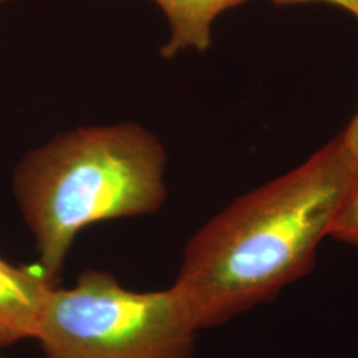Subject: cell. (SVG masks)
<instances>
[{
	"mask_svg": "<svg viewBox=\"0 0 358 358\" xmlns=\"http://www.w3.org/2000/svg\"><path fill=\"white\" fill-rule=\"evenodd\" d=\"M357 179L338 134L206 222L170 287L194 329L220 327L308 276Z\"/></svg>",
	"mask_w": 358,
	"mask_h": 358,
	"instance_id": "1",
	"label": "cell"
},
{
	"mask_svg": "<svg viewBox=\"0 0 358 358\" xmlns=\"http://www.w3.org/2000/svg\"><path fill=\"white\" fill-rule=\"evenodd\" d=\"M165 166L162 143L134 122L77 128L27 154L13 192L38 266L60 280L80 231L157 213L166 199Z\"/></svg>",
	"mask_w": 358,
	"mask_h": 358,
	"instance_id": "2",
	"label": "cell"
},
{
	"mask_svg": "<svg viewBox=\"0 0 358 358\" xmlns=\"http://www.w3.org/2000/svg\"><path fill=\"white\" fill-rule=\"evenodd\" d=\"M196 333L171 288L130 291L88 269L52 291L36 341L45 358H194Z\"/></svg>",
	"mask_w": 358,
	"mask_h": 358,
	"instance_id": "3",
	"label": "cell"
},
{
	"mask_svg": "<svg viewBox=\"0 0 358 358\" xmlns=\"http://www.w3.org/2000/svg\"><path fill=\"white\" fill-rule=\"evenodd\" d=\"M60 280L40 266L17 267L0 257V349L36 340L44 309Z\"/></svg>",
	"mask_w": 358,
	"mask_h": 358,
	"instance_id": "4",
	"label": "cell"
},
{
	"mask_svg": "<svg viewBox=\"0 0 358 358\" xmlns=\"http://www.w3.org/2000/svg\"><path fill=\"white\" fill-rule=\"evenodd\" d=\"M170 23V38L161 55L171 59L186 50L205 52L211 47V27L226 10L247 0H155Z\"/></svg>",
	"mask_w": 358,
	"mask_h": 358,
	"instance_id": "5",
	"label": "cell"
},
{
	"mask_svg": "<svg viewBox=\"0 0 358 358\" xmlns=\"http://www.w3.org/2000/svg\"><path fill=\"white\" fill-rule=\"evenodd\" d=\"M329 236L358 251V179L334 219Z\"/></svg>",
	"mask_w": 358,
	"mask_h": 358,
	"instance_id": "6",
	"label": "cell"
},
{
	"mask_svg": "<svg viewBox=\"0 0 358 358\" xmlns=\"http://www.w3.org/2000/svg\"><path fill=\"white\" fill-rule=\"evenodd\" d=\"M340 137L343 140V143L350 154V157L357 162L358 165V112L355 115L350 122L346 125L344 131L340 133Z\"/></svg>",
	"mask_w": 358,
	"mask_h": 358,
	"instance_id": "7",
	"label": "cell"
},
{
	"mask_svg": "<svg viewBox=\"0 0 358 358\" xmlns=\"http://www.w3.org/2000/svg\"><path fill=\"white\" fill-rule=\"evenodd\" d=\"M272 1L278 6H289V4L308 3V1H324L345 10L358 19V0H272Z\"/></svg>",
	"mask_w": 358,
	"mask_h": 358,
	"instance_id": "8",
	"label": "cell"
},
{
	"mask_svg": "<svg viewBox=\"0 0 358 358\" xmlns=\"http://www.w3.org/2000/svg\"><path fill=\"white\" fill-rule=\"evenodd\" d=\"M6 1H10V0H0V4H1V3H6Z\"/></svg>",
	"mask_w": 358,
	"mask_h": 358,
	"instance_id": "9",
	"label": "cell"
},
{
	"mask_svg": "<svg viewBox=\"0 0 358 358\" xmlns=\"http://www.w3.org/2000/svg\"><path fill=\"white\" fill-rule=\"evenodd\" d=\"M0 358H1V356H0Z\"/></svg>",
	"mask_w": 358,
	"mask_h": 358,
	"instance_id": "10",
	"label": "cell"
}]
</instances>
